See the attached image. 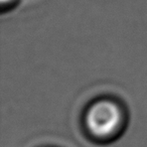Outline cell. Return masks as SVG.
Wrapping results in <instances>:
<instances>
[{
    "label": "cell",
    "instance_id": "1",
    "mask_svg": "<svg viewBox=\"0 0 147 147\" xmlns=\"http://www.w3.org/2000/svg\"><path fill=\"white\" fill-rule=\"evenodd\" d=\"M122 122V112L118 104L111 100H100L89 108L86 124L89 131L99 138L115 133Z\"/></svg>",
    "mask_w": 147,
    "mask_h": 147
}]
</instances>
